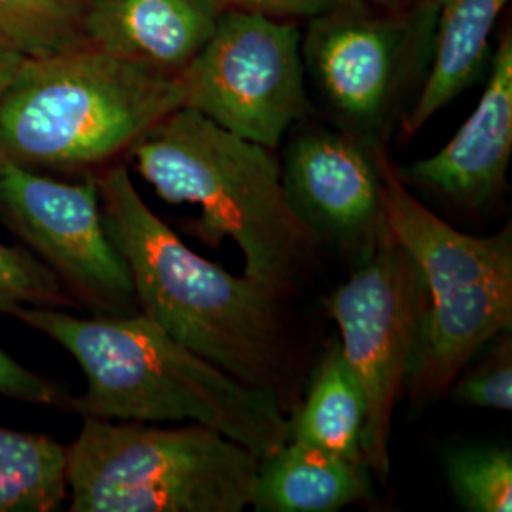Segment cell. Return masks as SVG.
Segmentation results:
<instances>
[{"label":"cell","instance_id":"17","mask_svg":"<svg viewBox=\"0 0 512 512\" xmlns=\"http://www.w3.org/2000/svg\"><path fill=\"white\" fill-rule=\"evenodd\" d=\"M67 497V446L0 427V512H52Z\"/></svg>","mask_w":512,"mask_h":512},{"label":"cell","instance_id":"7","mask_svg":"<svg viewBox=\"0 0 512 512\" xmlns=\"http://www.w3.org/2000/svg\"><path fill=\"white\" fill-rule=\"evenodd\" d=\"M342 355L365 399L363 452L370 473L387 478L397 399L420 340L427 293L418 264L382 222L363 260L327 300Z\"/></svg>","mask_w":512,"mask_h":512},{"label":"cell","instance_id":"6","mask_svg":"<svg viewBox=\"0 0 512 512\" xmlns=\"http://www.w3.org/2000/svg\"><path fill=\"white\" fill-rule=\"evenodd\" d=\"M67 446L69 511L239 512L255 497L260 458L200 425L82 418Z\"/></svg>","mask_w":512,"mask_h":512},{"label":"cell","instance_id":"3","mask_svg":"<svg viewBox=\"0 0 512 512\" xmlns=\"http://www.w3.org/2000/svg\"><path fill=\"white\" fill-rule=\"evenodd\" d=\"M141 177L167 203L202 207L194 232L219 247L232 239L245 260L243 275L279 296L319 234L294 209L274 150L179 107L131 147Z\"/></svg>","mask_w":512,"mask_h":512},{"label":"cell","instance_id":"20","mask_svg":"<svg viewBox=\"0 0 512 512\" xmlns=\"http://www.w3.org/2000/svg\"><path fill=\"white\" fill-rule=\"evenodd\" d=\"M73 308V296L25 247L0 243V313L19 308Z\"/></svg>","mask_w":512,"mask_h":512},{"label":"cell","instance_id":"15","mask_svg":"<svg viewBox=\"0 0 512 512\" xmlns=\"http://www.w3.org/2000/svg\"><path fill=\"white\" fill-rule=\"evenodd\" d=\"M365 461L287 440L260 459L255 497L258 512H336L370 494Z\"/></svg>","mask_w":512,"mask_h":512},{"label":"cell","instance_id":"11","mask_svg":"<svg viewBox=\"0 0 512 512\" xmlns=\"http://www.w3.org/2000/svg\"><path fill=\"white\" fill-rule=\"evenodd\" d=\"M283 183L317 234L366 245L384 222L374 156L346 135L311 131L298 137L287 152Z\"/></svg>","mask_w":512,"mask_h":512},{"label":"cell","instance_id":"25","mask_svg":"<svg viewBox=\"0 0 512 512\" xmlns=\"http://www.w3.org/2000/svg\"><path fill=\"white\" fill-rule=\"evenodd\" d=\"M370 2H374L382 8H387V10H401V8H404L406 0H370Z\"/></svg>","mask_w":512,"mask_h":512},{"label":"cell","instance_id":"10","mask_svg":"<svg viewBox=\"0 0 512 512\" xmlns=\"http://www.w3.org/2000/svg\"><path fill=\"white\" fill-rule=\"evenodd\" d=\"M431 25L427 0L412 12L370 0H338L308 19L304 69L340 114L355 124H376L403 84L418 37Z\"/></svg>","mask_w":512,"mask_h":512},{"label":"cell","instance_id":"4","mask_svg":"<svg viewBox=\"0 0 512 512\" xmlns=\"http://www.w3.org/2000/svg\"><path fill=\"white\" fill-rule=\"evenodd\" d=\"M183 107L177 74L90 44L25 57L0 95V158L37 171L107 164Z\"/></svg>","mask_w":512,"mask_h":512},{"label":"cell","instance_id":"24","mask_svg":"<svg viewBox=\"0 0 512 512\" xmlns=\"http://www.w3.org/2000/svg\"><path fill=\"white\" fill-rule=\"evenodd\" d=\"M23 61H25L23 55L16 54L12 50H6V48H0V95L10 86V82L18 74Z\"/></svg>","mask_w":512,"mask_h":512},{"label":"cell","instance_id":"22","mask_svg":"<svg viewBox=\"0 0 512 512\" xmlns=\"http://www.w3.org/2000/svg\"><path fill=\"white\" fill-rule=\"evenodd\" d=\"M67 393L52 380L19 365L0 348V397L31 404L59 406Z\"/></svg>","mask_w":512,"mask_h":512},{"label":"cell","instance_id":"12","mask_svg":"<svg viewBox=\"0 0 512 512\" xmlns=\"http://www.w3.org/2000/svg\"><path fill=\"white\" fill-rule=\"evenodd\" d=\"M486 88L458 133L431 158L399 171L465 207H482L503 190L512 154V33L499 37Z\"/></svg>","mask_w":512,"mask_h":512},{"label":"cell","instance_id":"14","mask_svg":"<svg viewBox=\"0 0 512 512\" xmlns=\"http://www.w3.org/2000/svg\"><path fill=\"white\" fill-rule=\"evenodd\" d=\"M433 14L431 69L414 107L403 118V137H414L486 71L492 33L509 0H427Z\"/></svg>","mask_w":512,"mask_h":512},{"label":"cell","instance_id":"21","mask_svg":"<svg viewBox=\"0 0 512 512\" xmlns=\"http://www.w3.org/2000/svg\"><path fill=\"white\" fill-rule=\"evenodd\" d=\"M454 401L497 412L512 410V340L511 330L494 340L490 353L452 384Z\"/></svg>","mask_w":512,"mask_h":512},{"label":"cell","instance_id":"18","mask_svg":"<svg viewBox=\"0 0 512 512\" xmlns=\"http://www.w3.org/2000/svg\"><path fill=\"white\" fill-rule=\"evenodd\" d=\"M84 0H0V48L44 57L86 44Z\"/></svg>","mask_w":512,"mask_h":512},{"label":"cell","instance_id":"13","mask_svg":"<svg viewBox=\"0 0 512 512\" xmlns=\"http://www.w3.org/2000/svg\"><path fill=\"white\" fill-rule=\"evenodd\" d=\"M217 0H84V42L107 54L179 74L215 31Z\"/></svg>","mask_w":512,"mask_h":512},{"label":"cell","instance_id":"1","mask_svg":"<svg viewBox=\"0 0 512 512\" xmlns=\"http://www.w3.org/2000/svg\"><path fill=\"white\" fill-rule=\"evenodd\" d=\"M23 325L67 349L86 391L59 408L80 418L200 423L258 458L289 440V418L270 389L245 384L167 334L143 311L78 317L63 308H19Z\"/></svg>","mask_w":512,"mask_h":512},{"label":"cell","instance_id":"5","mask_svg":"<svg viewBox=\"0 0 512 512\" xmlns=\"http://www.w3.org/2000/svg\"><path fill=\"white\" fill-rule=\"evenodd\" d=\"M385 226L420 268L427 308L406 387L437 399L497 336L512 327L511 226L469 236L418 202L382 152H372Z\"/></svg>","mask_w":512,"mask_h":512},{"label":"cell","instance_id":"2","mask_svg":"<svg viewBox=\"0 0 512 512\" xmlns=\"http://www.w3.org/2000/svg\"><path fill=\"white\" fill-rule=\"evenodd\" d=\"M97 186L105 230L128 266L139 311L209 363L275 393L277 296L188 249L152 213L124 165L101 173Z\"/></svg>","mask_w":512,"mask_h":512},{"label":"cell","instance_id":"19","mask_svg":"<svg viewBox=\"0 0 512 512\" xmlns=\"http://www.w3.org/2000/svg\"><path fill=\"white\" fill-rule=\"evenodd\" d=\"M448 480L459 505L471 512L512 511L509 448H463L448 458Z\"/></svg>","mask_w":512,"mask_h":512},{"label":"cell","instance_id":"8","mask_svg":"<svg viewBox=\"0 0 512 512\" xmlns=\"http://www.w3.org/2000/svg\"><path fill=\"white\" fill-rule=\"evenodd\" d=\"M304 71L302 33L291 19L222 10L177 78L183 107L275 150L308 109Z\"/></svg>","mask_w":512,"mask_h":512},{"label":"cell","instance_id":"16","mask_svg":"<svg viewBox=\"0 0 512 512\" xmlns=\"http://www.w3.org/2000/svg\"><path fill=\"white\" fill-rule=\"evenodd\" d=\"M363 431V391L336 346L317 368L302 408L289 420V440L366 463Z\"/></svg>","mask_w":512,"mask_h":512},{"label":"cell","instance_id":"9","mask_svg":"<svg viewBox=\"0 0 512 512\" xmlns=\"http://www.w3.org/2000/svg\"><path fill=\"white\" fill-rule=\"evenodd\" d=\"M0 220L95 315L139 311L128 266L103 224L97 177L59 181L0 158Z\"/></svg>","mask_w":512,"mask_h":512},{"label":"cell","instance_id":"23","mask_svg":"<svg viewBox=\"0 0 512 512\" xmlns=\"http://www.w3.org/2000/svg\"><path fill=\"white\" fill-rule=\"evenodd\" d=\"M222 10H241L253 12L275 19H310L338 0H217Z\"/></svg>","mask_w":512,"mask_h":512}]
</instances>
